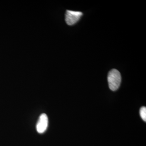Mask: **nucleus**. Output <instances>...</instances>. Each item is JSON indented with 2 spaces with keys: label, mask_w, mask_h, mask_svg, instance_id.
<instances>
[{
  "label": "nucleus",
  "mask_w": 146,
  "mask_h": 146,
  "mask_svg": "<svg viewBox=\"0 0 146 146\" xmlns=\"http://www.w3.org/2000/svg\"><path fill=\"white\" fill-rule=\"evenodd\" d=\"M108 81L110 89L112 91L117 90L121 81V77L119 71L112 69L110 71L108 76Z\"/></svg>",
  "instance_id": "obj_1"
},
{
  "label": "nucleus",
  "mask_w": 146,
  "mask_h": 146,
  "mask_svg": "<svg viewBox=\"0 0 146 146\" xmlns=\"http://www.w3.org/2000/svg\"><path fill=\"white\" fill-rule=\"evenodd\" d=\"M80 11L67 10L65 15V20L68 25H73L77 23L82 15Z\"/></svg>",
  "instance_id": "obj_2"
},
{
  "label": "nucleus",
  "mask_w": 146,
  "mask_h": 146,
  "mask_svg": "<svg viewBox=\"0 0 146 146\" xmlns=\"http://www.w3.org/2000/svg\"><path fill=\"white\" fill-rule=\"evenodd\" d=\"M48 124V116L44 113L39 116L36 124V130L39 133H43L46 130Z\"/></svg>",
  "instance_id": "obj_3"
},
{
  "label": "nucleus",
  "mask_w": 146,
  "mask_h": 146,
  "mask_svg": "<svg viewBox=\"0 0 146 146\" xmlns=\"http://www.w3.org/2000/svg\"><path fill=\"white\" fill-rule=\"evenodd\" d=\"M140 114L141 117L145 122L146 121V108L143 106L140 109Z\"/></svg>",
  "instance_id": "obj_4"
}]
</instances>
